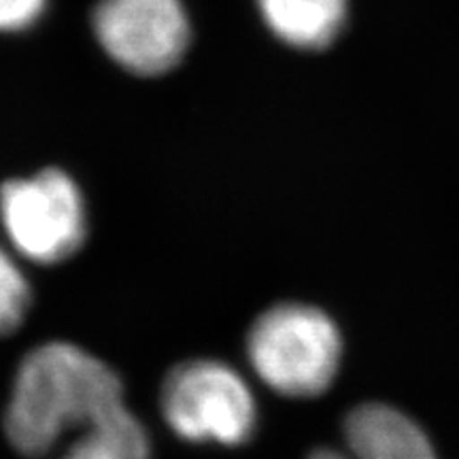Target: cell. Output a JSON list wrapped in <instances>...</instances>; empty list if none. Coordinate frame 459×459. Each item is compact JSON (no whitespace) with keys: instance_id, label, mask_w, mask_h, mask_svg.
I'll return each instance as SVG.
<instances>
[{"instance_id":"5b68a950","label":"cell","mask_w":459,"mask_h":459,"mask_svg":"<svg viewBox=\"0 0 459 459\" xmlns=\"http://www.w3.org/2000/svg\"><path fill=\"white\" fill-rule=\"evenodd\" d=\"M91 30L115 65L139 77L170 73L192 41L181 0H99Z\"/></svg>"},{"instance_id":"8992f818","label":"cell","mask_w":459,"mask_h":459,"mask_svg":"<svg viewBox=\"0 0 459 459\" xmlns=\"http://www.w3.org/2000/svg\"><path fill=\"white\" fill-rule=\"evenodd\" d=\"M351 459H438L412 419L392 406L366 404L344 421Z\"/></svg>"},{"instance_id":"6da1fadb","label":"cell","mask_w":459,"mask_h":459,"mask_svg":"<svg viewBox=\"0 0 459 459\" xmlns=\"http://www.w3.org/2000/svg\"><path fill=\"white\" fill-rule=\"evenodd\" d=\"M124 404V385L105 361L71 342H45L22 359L4 412V434L26 457H43Z\"/></svg>"},{"instance_id":"277c9868","label":"cell","mask_w":459,"mask_h":459,"mask_svg":"<svg viewBox=\"0 0 459 459\" xmlns=\"http://www.w3.org/2000/svg\"><path fill=\"white\" fill-rule=\"evenodd\" d=\"M0 221L20 255L37 264L73 257L88 237L82 189L60 169H45L0 187Z\"/></svg>"},{"instance_id":"ba28073f","label":"cell","mask_w":459,"mask_h":459,"mask_svg":"<svg viewBox=\"0 0 459 459\" xmlns=\"http://www.w3.org/2000/svg\"><path fill=\"white\" fill-rule=\"evenodd\" d=\"M62 459H152V438L128 406L119 404L79 429Z\"/></svg>"},{"instance_id":"7a4b0ae2","label":"cell","mask_w":459,"mask_h":459,"mask_svg":"<svg viewBox=\"0 0 459 459\" xmlns=\"http://www.w3.org/2000/svg\"><path fill=\"white\" fill-rule=\"evenodd\" d=\"M341 355L336 324L311 304H277L247 334L251 368L268 387L291 398L324 394L336 378Z\"/></svg>"},{"instance_id":"9c48e42d","label":"cell","mask_w":459,"mask_h":459,"mask_svg":"<svg viewBox=\"0 0 459 459\" xmlns=\"http://www.w3.org/2000/svg\"><path fill=\"white\" fill-rule=\"evenodd\" d=\"M30 283L17 262L0 247V336L17 330L30 308Z\"/></svg>"},{"instance_id":"3957f363","label":"cell","mask_w":459,"mask_h":459,"mask_svg":"<svg viewBox=\"0 0 459 459\" xmlns=\"http://www.w3.org/2000/svg\"><path fill=\"white\" fill-rule=\"evenodd\" d=\"M164 421L187 443L243 445L257 426V404L245 378L217 359L175 366L160 394Z\"/></svg>"},{"instance_id":"8fae6325","label":"cell","mask_w":459,"mask_h":459,"mask_svg":"<svg viewBox=\"0 0 459 459\" xmlns=\"http://www.w3.org/2000/svg\"><path fill=\"white\" fill-rule=\"evenodd\" d=\"M308 459H351V457L342 455V453L332 451V449H321V451H315Z\"/></svg>"},{"instance_id":"30bf717a","label":"cell","mask_w":459,"mask_h":459,"mask_svg":"<svg viewBox=\"0 0 459 459\" xmlns=\"http://www.w3.org/2000/svg\"><path fill=\"white\" fill-rule=\"evenodd\" d=\"M48 11V0H0V32L17 34L30 30Z\"/></svg>"},{"instance_id":"52a82bcc","label":"cell","mask_w":459,"mask_h":459,"mask_svg":"<svg viewBox=\"0 0 459 459\" xmlns=\"http://www.w3.org/2000/svg\"><path fill=\"white\" fill-rule=\"evenodd\" d=\"M257 9L274 37L307 51L334 43L347 20V0H257Z\"/></svg>"}]
</instances>
